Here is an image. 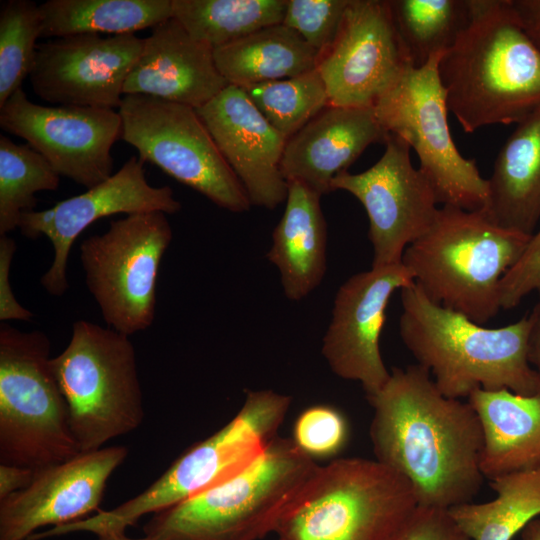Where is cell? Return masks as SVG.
Segmentation results:
<instances>
[{
    "instance_id": "cb8c5ba5",
    "label": "cell",
    "mask_w": 540,
    "mask_h": 540,
    "mask_svg": "<svg viewBox=\"0 0 540 540\" xmlns=\"http://www.w3.org/2000/svg\"><path fill=\"white\" fill-rule=\"evenodd\" d=\"M320 198L305 184L288 182L285 210L267 253L279 269L284 295L292 301L310 294L326 272L327 226Z\"/></svg>"
},
{
    "instance_id": "d6986e66",
    "label": "cell",
    "mask_w": 540,
    "mask_h": 540,
    "mask_svg": "<svg viewBox=\"0 0 540 540\" xmlns=\"http://www.w3.org/2000/svg\"><path fill=\"white\" fill-rule=\"evenodd\" d=\"M127 454L125 446L104 447L37 469L26 488L0 500V540H27L41 527L100 512L106 484Z\"/></svg>"
},
{
    "instance_id": "9c48e42d",
    "label": "cell",
    "mask_w": 540,
    "mask_h": 540,
    "mask_svg": "<svg viewBox=\"0 0 540 540\" xmlns=\"http://www.w3.org/2000/svg\"><path fill=\"white\" fill-rule=\"evenodd\" d=\"M39 330L0 326V463L41 469L81 453Z\"/></svg>"
},
{
    "instance_id": "4fadbf2b",
    "label": "cell",
    "mask_w": 540,
    "mask_h": 540,
    "mask_svg": "<svg viewBox=\"0 0 540 540\" xmlns=\"http://www.w3.org/2000/svg\"><path fill=\"white\" fill-rule=\"evenodd\" d=\"M381 158L369 169L338 174L331 189L351 193L363 205L372 244V267L402 263L406 248L433 224L439 207L426 176L411 162L408 143L389 133Z\"/></svg>"
},
{
    "instance_id": "e575fe53",
    "label": "cell",
    "mask_w": 540,
    "mask_h": 540,
    "mask_svg": "<svg viewBox=\"0 0 540 540\" xmlns=\"http://www.w3.org/2000/svg\"><path fill=\"white\" fill-rule=\"evenodd\" d=\"M349 439L346 417L329 405L306 408L296 418L292 440L309 457L328 458L340 453Z\"/></svg>"
},
{
    "instance_id": "7bdbcfd3",
    "label": "cell",
    "mask_w": 540,
    "mask_h": 540,
    "mask_svg": "<svg viewBox=\"0 0 540 540\" xmlns=\"http://www.w3.org/2000/svg\"><path fill=\"white\" fill-rule=\"evenodd\" d=\"M98 540H150L147 537L130 538L125 533H107L98 536Z\"/></svg>"
},
{
    "instance_id": "277c9868",
    "label": "cell",
    "mask_w": 540,
    "mask_h": 540,
    "mask_svg": "<svg viewBox=\"0 0 540 540\" xmlns=\"http://www.w3.org/2000/svg\"><path fill=\"white\" fill-rule=\"evenodd\" d=\"M292 438L276 436L231 479L152 515L150 540H260L276 533L320 469Z\"/></svg>"
},
{
    "instance_id": "7a4b0ae2",
    "label": "cell",
    "mask_w": 540,
    "mask_h": 540,
    "mask_svg": "<svg viewBox=\"0 0 540 540\" xmlns=\"http://www.w3.org/2000/svg\"><path fill=\"white\" fill-rule=\"evenodd\" d=\"M466 28L438 62L448 111L466 133L518 124L540 108V51L512 0H470Z\"/></svg>"
},
{
    "instance_id": "7c38bea8",
    "label": "cell",
    "mask_w": 540,
    "mask_h": 540,
    "mask_svg": "<svg viewBox=\"0 0 540 540\" xmlns=\"http://www.w3.org/2000/svg\"><path fill=\"white\" fill-rule=\"evenodd\" d=\"M121 138L139 158L217 206L246 212L251 203L193 107L145 95H124Z\"/></svg>"
},
{
    "instance_id": "8992f818",
    "label": "cell",
    "mask_w": 540,
    "mask_h": 540,
    "mask_svg": "<svg viewBox=\"0 0 540 540\" xmlns=\"http://www.w3.org/2000/svg\"><path fill=\"white\" fill-rule=\"evenodd\" d=\"M291 397L273 390H250L237 414L210 437L188 448L143 492L116 508L56 526L41 537L90 532L125 533L147 514L173 506L236 476L277 436Z\"/></svg>"
},
{
    "instance_id": "836d02e7",
    "label": "cell",
    "mask_w": 540,
    "mask_h": 540,
    "mask_svg": "<svg viewBox=\"0 0 540 540\" xmlns=\"http://www.w3.org/2000/svg\"><path fill=\"white\" fill-rule=\"evenodd\" d=\"M350 0H287L283 22L319 56L335 41Z\"/></svg>"
},
{
    "instance_id": "5b68a950",
    "label": "cell",
    "mask_w": 540,
    "mask_h": 540,
    "mask_svg": "<svg viewBox=\"0 0 540 540\" xmlns=\"http://www.w3.org/2000/svg\"><path fill=\"white\" fill-rule=\"evenodd\" d=\"M531 235L503 228L482 210L443 205L402 264L434 303L485 325L501 309L499 284Z\"/></svg>"
},
{
    "instance_id": "f35d334b",
    "label": "cell",
    "mask_w": 540,
    "mask_h": 540,
    "mask_svg": "<svg viewBox=\"0 0 540 540\" xmlns=\"http://www.w3.org/2000/svg\"><path fill=\"white\" fill-rule=\"evenodd\" d=\"M35 469L0 464V500L26 488L34 478Z\"/></svg>"
},
{
    "instance_id": "83f0119b",
    "label": "cell",
    "mask_w": 540,
    "mask_h": 540,
    "mask_svg": "<svg viewBox=\"0 0 540 540\" xmlns=\"http://www.w3.org/2000/svg\"><path fill=\"white\" fill-rule=\"evenodd\" d=\"M493 500L448 510L470 540H512L540 516V467L489 480Z\"/></svg>"
},
{
    "instance_id": "74e56055",
    "label": "cell",
    "mask_w": 540,
    "mask_h": 540,
    "mask_svg": "<svg viewBox=\"0 0 540 540\" xmlns=\"http://www.w3.org/2000/svg\"><path fill=\"white\" fill-rule=\"evenodd\" d=\"M16 242L8 235L0 236V320L30 321L33 314L15 298L10 284V270Z\"/></svg>"
},
{
    "instance_id": "d590c367",
    "label": "cell",
    "mask_w": 540,
    "mask_h": 540,
    "mask_svg": "<svg viewBox=\"0 0 540 540\" xmlns=\"http://www.w3.org/2000/svg\"><path fill=\"white\" fill-rule=\"evenodd\" d=\"M540 288V229L531 235L522 254L499 284L501 309L516 307L524 297Z\"/></svg>"
},
{
    "instance_id": "b9f144b4",
    "label": "cell",
    "mask_w": 540,
    "mask_h": 540,
    "mask_svg": "<svg viewBox=\"0 0 540 540\" xmlns=\"http://www.w3.org/2000/svg\"><path fill=\"white\" fill-rule=\"evenodd\" d=\"M522 540H540V518L531 521L521 532Z\"/></svg>"
},
{
    "instance_id": "4dcf8cb0",
    "label": "cell",
    "mask_w": 540,
    "mask_h": 540,
    "mask_svg": "<svg viewBox=\"0 0 540 540\" xmlns=\"http://www.w3.org/2000/svg\"><path fill=\"white\" fill-rule=\"evenodd\" d=\"M60 176L28 144L0 136V236L19 226L21 216L37 204L36 193L54 191Z\"/></svg>"
},
{
    "instance_id": "4316f807",
    "label": "cell",
    "mask_w": 540,
    "mask_h": 540,
    "mask_svg": "<svg viewBox=\"0 0 540 540\" xmlns=\"http://www.w3.org/2000/svg\"><path fill=\"white\" fill-rule=\"evenodd\" d=\"M41 37L134 34L173 17L172 0H48L39 5Z\"/></svg>"
},
{
    "instance_id": "9a60e30c",
    "label": "cell",
    "mask_w": 540,
    "mask_h": 540,
    "mask_svg": "<svg viewBox=\"0 0 540 540\" xmlns=\"http://www.w3.org/2000/svg\"><path fill=\"white\" fill-rule=\"evenodd\" d=\"M388 0H350L333 44L317 70L329 105L373 107L411 67Z\"/></svg>"
},
{
    "instance_id": "2e32d148",
    "label": "cell",
    "mask_w": 540,
    "mask_h": 540,
    "mask_svg": "<svg viewBox=\"0 0 540 540\" xmlns=\"http://www.w3.org/2000/svg\"><path fill=\"white\" fill-rule=\"evenodd\" d=\"M180 209L181 203L174 197L171 187L150 185L145 176L144 161L132 156L108 179L84 193L45 210L25 212L18 228L27 238L45 236L51 242L53 259L41 277V285L50 295L61 296L69 287L67 264L73 243L91 224L120 213L160 211L174 214Z\"/></svg>"
},
{
    "instance_id": "3957f363",
    "label": "cell",
    "mask_w": 540,
    "mask_h": 540,
    "mask_svg": "<svg viewBox=\"0 0 540 540\" xmlns=\"http://www.w3.org/2000/svg\"><path fill=\"white\" fill-rule=\"evenodd\" d=\"M401 291L399 334L427 368L440 392L468 398L476 389L540 394V380L528 362L529 316L487 328L431 301L413 283Z\"/></svg>"
},
{
    "instance_id": "ffe728a7",
    "label": "cell",
    "mask_w": 540,
    "mask_h": 540,
    "mask_svg": "<svg viewBox=\"0 0 540 540\" xmlns=\"http://www.w3.org/2000/svg\"><path fill=\"white\" fill-rule=\"evenodd\" d=\"M196 111L251 205L274 209L284 202L288 182L281 160L288 138L267 121L246 92L228 84Z\"/></svg>"
},
{
    "instance_id": "ab89813d",
    "label": "cell",
    "mask_w": 540,
    "mask_h": 540,
    "mask_svg": "<svg viewBox=\"0 0 540 540\" xmlns=\"http://www.w3.org/2000/svg\"><path fill=\"white\" fill-rule=\"evenodd\" d=\"M521 25L540 51V0H512Z\"/></svg>"
},
{
    "instance_id": "ac0fdd59",
    "label": "cell",
    "mask_w": 540,
    "mask_h": 540,
    "mask_svg": "<svg viewBox=\"0 0 540 540\" xmlns=\"http://www.w3.org/2000/svg\"><path fill=\"white\" fill-rule=\"evenodd\" d=\"M413 283L400 263L357 273L336 293L321 352L335 375L359 382L367 396L380 391L391 374L379 346L386 307L396 290Z\"/></svg>"
},
{
    "instance_id": "60d3db41",
    "label": "cell",
    "mask_w": 540,
    "mask_h": 540,
    "mask_svg": "<svg viewBox=\"0 0 540 540\" xmlns=\"http://www.w3.org/2000/svg\"><path fill=\"white\" fill-rule=\"evenodd\" d=\"M538 301L528 315L530 331L528 336L527 356L531 367L536 371L540 380V288L537 290Z\"/></svg>"
},
{
    "instance_id": "52a82bcc",
    "label": "cell",
    "mask_w": 540,
    "mask_h": 540,
    "mask_svg": "<svg viewBox=\"0 0 540 540\" xmlns=\"http://www.w3.org/2000/svg\"><path fill=\"white\" fill-rule=\"evenodd\" d=\"M410 482L376 459L321 466L284 519L278 540H395L418 508Z\"/></svg>"
},
{
    "instance_id": "8fae6325",
    "label": "cell",
    "mask_w": 540,
    "mask_h": 540,
    "mask_svg": "<svg viewBox=\"0 0 540 540\" xmlns=\"http://www.w3.org/2000/svg\"><path fill=\"white\" fill-rule=\"evenodd\" d=\"M160 211L127 215L80 245L85 283L109 328L130 336L151 326L159 266L172 240Z\"/></svg>"
},
{
    "instance_id": "484cf974",
    "label": "cell",
    "mask_w": 540,
    "mask_h": 540,
    "mask_svg": "<svg viewBox=\"0 0 540 540\" xmlns=\"http://www.w3.org/2000/svg\"><path fill=\"white\" fill-rule=\"evenodd\" d=\"M213 55L228 84L241 88L312 71L319 58L297 32L282 23L214 48Z\"/></svg>"
},
{
    "instance_id": "ba28073f",
    "label": "cell",
    "mask_w": 540,
    "mask_h": 540,
    "mask_svg": "<svg viewBox=\"0 0 540 540\" xmlns=\"http://www.w3.org/2000/svg\"><path fill=\"white\" fill-rule=\"evenodd\" d=\"M51 363L80 452L103 448L141 425L143 397L129 336L76 321L68 345Z\"/></svg>"
},
{
    "instance_id": "d4e9b609",
    "label": "cell",
    "mask_w": 540,
    "mask_h": 540,
    "mask_svg": "<svg viewBox=\"0 0 540 540\" xmlns=\"http://www.w3.org/2000/svg\"><path fill=\"white\" fill-rule=\"evenodd\" d=\"M487 183L482 211L503 228L532 235L540 219V108L517 124Z\"/></svg>"
},
{
    "instance_id": "7402d4cb",
    "label": "cell",
    "mask_w": 540,
    "mask_h": 540,
    "mask_svg": "<svg viewBox=\"0 0 540 540\" xmlns=\"http://www.w3.org/2000/svg\"><path fill=\"white\" fill-rule=\"evenodd\" d=\"M388 135L373 107L328 105L288 139L282 174L287 182H301L322 196L369 145L385 143Z\"/></svg>"
},
{
    "instance_id": "8d00e7d4",
    "label": "cell",
    "mask_w": 540,
    "mask_h": 540,
    "mask_svg": "<svg viewBox=\"0 0 540 540\" xmlns=\"http://www.w3.org/2000/svg\"><path fill=\"white\" fill-rule=\"evenodd\" d=\"M395 540H470L448 510L418 506Z\"/></svg>"
},
{
    "instance_id": "44dd1931",
    "label": "cell",
    "mask_w": 540,
    "mask_h": 540,
    "mask_svg": "<svg viewBox=\"0 0 540 540\" xmlns=\"http://www.w3.org/2000/svg\"><path fill=\"white\" fill-rule=\"evenodd\" d=\"M228 82L219 72L213 48L194 39L174 17L151 29L131 69L124 95L139 94L198 109Z\"/></svg>"
},
{
    "instance_id": "30bf717a",
    "label": "cell",
    "mask_w": 540,
    "mask_h": 540,
    "mask_svg": "<svg viewBox=\"0 0 540 540\" xmlns=\"http://www.w3.org/2000/svg\"><path fill=\"white\" fill-rule=\"evenodd\" d=\"M443 53L419 68L409 67L373 106L388 132L404 139L419 158L438 204L482 210L488 194L474 159L458 151L450 133L446 94L438 74Z\"/></svg>"
},
{
    "instance_id": "d6a6232c",
    "label": "cell",
    "mask_w": 540,
    "mask_h": 540,
    "mask_svg": "<svg viewBox=\"0 0 540 540\" xmlns=\"http://www.w3.org/2000/svg\"><path fill=\"white\" fill-rule=\"evenodd\" d=\"M39 37V5L30 0L7 1L0 12V107L29 77Z\"/></svg>"
},
{
    "instance_id": "f546056e",
    "label": "cell",
    "mask_w": 540,
    "mask_h": 540,
    "mask_svg": "<svg viewBox=\"0 0 540 540\" xmlns=\"http://www.w3.org/2000/svg\"><path fill=\"white\" fill-rule=\"evenodd\" d=\"M414 68L450 49L470 21V0H388Z\"/></svg>"
},
{
    "instance_id": "5bb4252c",
    "label": "cell",
    "mask_w": 540,
    "mask_h": 540,
    "mask_svg": "<svg viewBox=\"0 0 540 540\" xmlns=\"http://www.w3.org/2000/svg\"><path fill=\"white\" fill-rule=\"evenodd\" d=\"M0 127L24 139L59 176L86 189L113 174L111 148L122 136L115 109L43 106L20 88L0 107Z\"/></svg>"
},
{
    "instance_id": "603a6c76",
    "label": "cell",
    "mask_w": 540,
    "mask_h": 540,
    "mask_svg": "<svg viewBox=\"0 0 540 540\" xmlns=\"http://www.w3.org/2000/svg\"><path fill=\"white\" fill-rule=\"evenodd\" d=\"M467 401L482 426L480 469L485 478L540 467V394L479 388Z\"/></svg>"
},
{
    "instance_id": "f1b7e54d",
    "label": "cell",
    "mask_w": 540,
    "mask_h": 540,
    "mask_svg": "<svg viewBox=\"0 0 540 540\" xmlns=\"http://www.w3.org/2000/svg\"><path fill=\"white\" fill-rule=\"evenodd\" d=\"M287 0H172L173 17L196 40L217 48L283 22Z\"/></svg>"
},
{
    "instance_id": "e0dca14e",
    "label": "cell",
    "mask_w": 540,
    "mask_h": 540,
    "mask_svg": "<svg viewBox=\"0 0 540 540\" xmlns=\"http://www.w3.org/2000/svg\"><path fill=\"white\" fill-rule=\"evenodd\" d=\"M144 47L135 34H75L40 43L29 74L34 93L57 105L119 109Z\"/></svg>"
},
{
    "instance_id": "1f68e13d",
    "label": "cell",
    "mask_w": 540,
    "mask_h": 540,
    "mask_svg": "<svg viewBox=\"0 0 540 540\" xmlns=\"http://www.w3.org/2000/svg\"><path fill=\"white\" fill-rule=\"evenodd\" d=\"M242 89L267 121L288 139L329 105L326 86L317 68Z\"/></svg>"
},
{
    "instance_id": "6da1fadb",
    "label": "cell",
    "mask_w": 540,
    "mask_h": 540,
    "mask_svg": "<svg viewBox=\"0 0 540 540\" xmlns=\"http://www.w3.org/2000/svg\"><path fill=\"white\" fill-rule=\"evenodd\" d=\"M367 399L375 459L410 482L419 506L449 510L473 501L485 479L483 431L467 400L443 395L417 363L394 367Z\"/></svg>"
}]
</instances>
